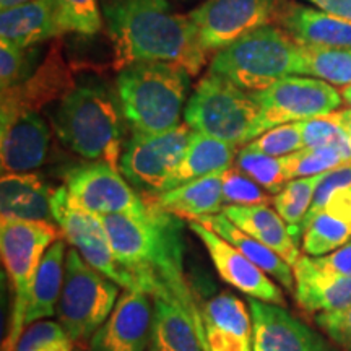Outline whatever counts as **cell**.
Instances as JSON below:
<instances>
[{"label":"cell","mask_w":351,"mask_h":351,"mask_svg":"<svg viewBox=\"0 0 351 351\" xmlns=\"http://www.w3.org/2000/svg\"><path fill=\"white\" fill-rule=\"evenodd\" d=\"M99 218L114 256L134 276L138 289L152 300L163 298L178 306L208 351L204 313L184 265L182 218L152 205L140 215H106Z\"/></svg>","instance_id":"obj_1"},{"label":"cell","mask_w":351,"mask_h":351,"mask_svg":"<svg viewBox=\"0 0 351 351\" xmlns=\"http://www.w3.org/2000/svg\"><path fill=\"white\" fill-rule=\"evenodd\" d=\"M103 19L114 47V67L166 62L199 75L208 52L189 15L174 13L166 0H103Z\"/></svg>","instance_id":"obj_2"},{"label":"cell","mask_w":351,"mask_h":351,"mask_svg":"<svg viewBox=\"0 0 351 351\" xmlns=\"http://www.w3.org/2000/svg\"><path fill=\"white\" fill-rule=\"evenodd\" d=\"M187 70L166 62H135L117 75V101L130 129L161 134L178 127L187 99Z\"/></svg>","instance_id":"obj_3"},{"label":"cell","mask_w":351,"mask_h":351,"mask_svg":"<svg viewBox=\"0 0 351 351\" xmlns=\"http://www.w3.org/2000/svg\"><path fill=\"white\" fill-rule=\"evenodd\" d=\"M121 116V106L104 86H75L64 96L56 111L57 137L85 160L104 161L119 169Z\"/></svg>","instance_id":"obj_4"},{"label":"cell","mask_w":351,"mask_h":351,"mask_svg":"<svg viewBox=\"0 0 351 351\" xmlns=\"http://www.w3.org/2000/svg\"><path fill=\"white\" fill-rule=\"evenodd\" d=\"M298 69L300 44L283 28L267 25L218 51L208 73L256 93L282 78L298 75Z\"/></svg>","instance_id":"obj_5"},{"label":"cell","mask_w":351,"mask_h":351,"mask_svg":"<svg viewBox=\"0 0 351 351\" xmlns=\"http://www.w3.org/2000/svg\"><path fill=\"white\" fill-rule=\"evenodd\" d=\"M60 230L51 221H0V252L12 295L10 320L2 351H15L19 345L26 328V311L39 263L47 249L60 239Z\"/></svg>","instance_id":"obj_6"},{"label":"cell","mask_w":351,"mask_h":351,"mask_svg":"<svg viewBox=\"0 0 351 351\" xmlns=\"http://www.w3.org/2000/svg\"><path fill=\"white\" fill-rule=\"evenodd\" d=\"M119 296V285L93 269L75 247L69 249L57 317L73 343L91 340L111 315Z\"/></svg>","instance_id":"obj_7"},{"label":"cell","mask_w":351,"mask_h":351,"mask_svg":"<svg viewBox=\"0 0 351 351\" xmlns=\"http://www.w3.org/2000/svg\"><path fill=\"white\" fill-rule=\"evenodd\" d=\"M257 116L251 91L213 73L197 85L184 109L186 124L194 132L234 145L251 142Z\"/></svg>","instance_id":"obj_8"},{"label":"cell","mask_w":351,"mask_h":351,"mask_svg":"<svg viewBox=\"0 0 351 351\" xmlns=\"http://www.w3.org/2000/svg\"><path fill=\"white\" fill-rule=\"evenodd\" d=\"M258 116L251 142L274 127L328 116L341 104V93L319 78L287 77L262 91H256Z\"/></svg>","instance_id":"obj_9"},{"label":"cell","mask_w":351,"mask_h":351,"mask_svg":"<svg viewBox=\"0 0 351 351\" xmlns=\"http://www.w3.org/2000/svg\"><path fill=\"white\" fill-rule=\"evenodd\" d=\"M51 210L52 218L65 241L75 247L93 269L109 276L121 288L138 289L134 276L114 256L106 230L98 215L78 205L65 186L54 189L51 197Z\"/></svg>","instance_id":"obj_10"},{"label":"cell","mask_w":351,"mask_h":351,"mask_svg":"<svg viewBox=\"0 0 351 351\" xmlns=\"http://www.w3.org/2000/svg\"><path fill=\"white\" fill-rule=\"evenodd\" d=\"M191 135L186 122L161 134L134 132L122 152L119 171L134 187L150 194L161 192L181 163Z\"/></svg>","instance_id":"obj_11"},{"label":"cell","mask_w":351,"mask_h":351,"mask_svg":"<svg viewBox=\"0 0 351 351\" xmlns=\"http://www.w3.org/2000/svg\"><path fill=\"white\" fill-rule=\"evenodd\" d=\"M282 0H205L189 13L207 52L221 51L280 19Z\"/></svg>","instance_id":"obj_12"},{"label":"cell","mask_w":351,"mask_h":351,"mask_svg":"<svg viewBox=\"0 0 351 351\" xmlns=\"http://www.w3.org/2000/svg\"><path fill=\"white\" fill-rule=\"evenodd\" d=\"M64 186L78 205L98 217L140 215L148 208L121 171L104 161H90L69 169Z\"/></svg>","instance_id":"obj_13"},{"label":"cell","mask_w":351,"mask_h":351,"mask_svg":"<svg viewBox=\"0 0 351 351\" xmlns=\"http://www.w3.org/2000/svg\"><path fill=\"white\" fill-rule=\"evenodd\" d=\"M189 228L207 249L212 263L223 282L247 295L251 300L278 306L285 304L282 289L238 247H234L225 238L199 221H189Z\"/></svg>","instance_id":"obj_14"},{"label":"cell","mask_w":351,"mask_h":351,"mask_svg":"<svg viewBox=\"0 0 351 351\" xmlns=\"http://www.w3.org/2000/svg\"><path fill=\"white\" fill-rule=\"evenodd\" d=\"M2 173H32L46 161L51 130L34 109L2 111L0 117Z\"/></svg>","instance_id":"obj_15"},{"label":"cell","mask_w":351,"mask_h":351,"mask_svg":"<svg viewBox=\"0 0 351 351\" xmlns=\"http://www.w3.org/2000/svg\"><path fill=\"white\" fill-rule=\"evenodd\" d=\"M152 326L150 296L142 289H125L106 322L88 341L90 351H147Z\"/></svg>","instance_id":"obj_16"},{"label":"cell","mask_w":351,"mask_h":351,"mask_svg":"<svg viewBox=\"0 0 351 351\" xmlns=\"http://www.w3.org/2000/svg\"><path fill=\"white\" fill-rule=\"evenodd\" d=\"M256 351H335L322 335L278 304L249 298Z\"/></svg>","instance_id":"obj_17"},{"label":"cell","mask_w":351,"mask_h":351,"mask_svg":"<svg viewBox=\"0 0 351 351\" xmlns=\"http://www.w3.org/2000/svg\"><path fill=\"white\" fill-rule=\"evenodd\" d=\"M208 351H256L251 311L238 296L223 291L202 306Z\"/></svg>","instance_id":"obj_18"},{"label":"cell","mask_w":351,"mask_h":351,"mask_svg":"<svg viewBox=\"0 0 351 351\" xmlns=\"http://www.w3.org/2000/svg\"><path fill=\"white\" fill-rule=\"evenodd\" d=\"M64 33L57 0H32L0 13V41L20 49H32Z\"/></svg>","instance_id":"obj_19"},{"label":"cell","mask_w":351,"mask_h":351,"mask_svg":"<svg viewBox=\"0 0 351 351\" xmlns=\"http://www.w3.org/2000/svg\"><path fill=\"white\" fill-rule=\"evenodd\" d=\"M223 176H225V171H219V173L182 184L171 191L150 194L143 199L152 207L189 219V221L210 217V215H218L225 208Z\"/></svg>","instance_id":"obj_20"},{"label":"cell","mask_w":351,"mask_h":351,"mask_svg":"<svg viewBox=\"0 0 351 351\" xmlns=\"http://www.w3.org/2000/svg\"><path fill=\"white\" fill-rule=\"evenodd\" d=\"M293 271L296 301L304 311L333 313L351 304V276L328 274L309 256H301Z\"/></svg>","instance_id":"obj_21"},{"label":"cell","mask_w":351,"mask_h":351,"mask_svg":"<svg viewBox=\"0 0 351 351\" xmlns=\"http://www.w3.org/2000/svg\"><path fill=\"white\" fill-rule=\"evenodd\" d=\"M221 213L239 230L278 254L291 267L300 261V244L293 239L285 219L276 213L275 208H270L269 204L228 205Z\"/></svg>","instance_id":"obj_22"},{"label":"cell","mask_w":351,"mask_h":351,"mask_svg":"<svg viewBox=\"0 0 351 351\" xmlns=\"http://www.w3.org/2000/svg\"><path fill=\"white\" fill-rule=\"evenodd\" d=\"M282 28L298 44L351 49V21L314 8L288 3L280 13Z\"/></svg>","instance_id":"obj_23"},{"label":"cell","mask_w":351,"mask_h":351,"mask_svg":"<svg viewBox=\"0 0 351 351\" xmlns=\"http://www.w3.org/2000/svg\"><path fill=\"white\" fill-rule=\"evenodd\" d=\"M73 90V82L60 52L54 47L46 62L20 85L2 91V111L34 109L38 111L44 103H49Z\"/></svg>","instance_id":"obj_24"},{"label":"cell","mask_w":351,"mask_h":351,"mask_svg":"<svg viewBox=\"0 0 351 351\" xmlns=\"http://www.w3.org/2000/svg\"><path fill=\"white\" fill-rule=\"evenodd\" d=\"M52 192L34 173H7L0 179L2 219L54 221L51 210Z\"/></svg>","instance_id":"obj_25"},{"label":"cell","mask_w":351,"mask_h":351,"mask_svg":"<svg viewBox=\"0 0 351 351\" xmlns=\"http://www.w3.org/2000/svg\"><path fill=\"white\" fill-rule=\"evenodd\" d=\"M236 155H238V145L208 137L200 132H192L181 163L171 174L161 192L230 169L232 168Z\"/></svg>","instance_id":"obj_26"},{"label":"cell","mask_w":351,"mask_h":351,"mask_svg":"<svg viewBox=\"0 0 351 351\" xmlns=\"http://www.w3.org/2000/svg\"><path fill=\"white\" fill-rule=\"evenodd\" d=\"M194 221L202 223V225L210 228L221 238H225L228 243L238 247L249 261L256 263L258 269L271 276L276 283L282 285L288 291H295V271H293V267L288 262H285L278 254L267 247V245L258 243L257 239H254L247 232L239 230L225 215H210V217L194 219Z\"/></svg>","instance_id":"obj_27"},{"label":"cell","mask_w":351,"mask_h":351,"mask_svg":"<svg viewBox=\"0 0 351 351\" xmlns=\"http://www.w3.org/2000/svg\"><path fill=\"white\" fill-rule=\"evenodd\" d=\"M65 247H67L65 241L57 239L44 254L33 283L25 327H29L39 320L54 317L57 314V304H59V298L64 287L65 256H67Z\"/></svg>","instance_id":"obj_28"},{"label":"cell","mask_w":351,"mask_h":351,"mask_svg":"<svg viewBox=\"0 0 351 351\" xmlns=\"http://www.w3.org/2000/svg\"><path fill=\"white\" fill-rule=\"evenodd\" d=\"M152 348L156 351H207L187 315L163 298H153Z\"/></svg>","instance_id":"obj_29"},{"label":"cell","mask_w":351,"mask_h":351,"mask_svg":"<svg viewBox=\"0 0 351 351\" xmlns=\"http://www.w3.org/2000/svg\"><path fill=\"white\" fill-rule=\"evenodd\" d=\"M288 181L309 176L324 174L327 171L351 163V142L340 129L337 138L324 147H304L300 152L283 156Z\"/></svg>","instance_id":"obj_30"},{"label":"cell","mask_w":351,"mask_h":351,"mask_svg":"<svg viewBox=\"0 0 351 351\" xmlns=\"http://www.w3.org/2000/svg\"><path fill=\"white\" fill-rule=\"evenodd\" d=\"M298 75L317 77L330 85H351V49L300 44Z\"/></svg>","instance_id":"obj_31"},{"label":"cell","mask_w":351,"mask_h":351,"mask_svg":"<svg viewBox=\"0 0 351 351\" xmlns=\"http://www.w3.org/2000/svg\"><path fill=\"white\" fill-rule=\"evenodd\" d=\"M324 174L309 176V178L293 179L287 182L278 194H275L271 199L274 208L276 213L285 219V223L289 226L293 239L300 244V226L304 221L311 205H313L315 191H317L319 182L322 181Z\"/></svg>","instance_id":"obj_32"},{"label":"cell","mask_w":351,"mask_h":351,"mask_svg":"<svg viewBox=\"0 0 351 351\" xmlns=\"http://www.w3.org/2000/svg\"><path fill=\"white\" fill-rule=\"evenodd\" d=\"M351 239V223L324 212L313 219L302 236V251L309 257H322Z\"/></svg>","instance_id":"obj_33"},{"label":"cell","mask_w":351,"mask_h":351,"mask_svg":"<svg viewBox=\"0 0 351 351\" xmlns=\"http://www.w3.org/2000/svg\"><path fill=\"white\" fill-rule=\"evenodd\" d=\"M234 168L247 174L270 194H278L287 186V182H289L283 156H269L263 155V153L247 150L244 147L236 155Z\"/></svg>","instance_id":"obj_34"},{"label":"cell","mask_w":351,"mask_h":351,"mask_svg":"<svg viewBox=\"0 0 351 351\" xmlns=\"http://www.w3.org/2000/svg\"><path fill=\"white\" fill-rule=\"evenodd\" d=\"M15 351H73V341L59 322L46 319L25 328Z\"/></svg>","instance_id":"obj_35"},{"label":"cell","mask_w":351,"mask_h":351,"mask_svg":"<svg viewBox=\"0 0 351 351\" xmlns=\"http://www.w3.org/2000/svg\"><path fill=\"white\" fill-rule=\"evenodd\" d=\"M247 150L263 153V155L282 158L288 156L291 153L300 152L304 148L301 135L300 122H291V124H285L274 127V129L263 132L252 140V142L244 145Z\"/></svg>","instance_id":"obj_36"},{"label":"cell","mask_w":351,"mask_h":351,"mask_svg":"<svg viewBox=\"0 0 351 351\" xmlns=\"http://www.w3.org/2000/svg\"><path fill=\"white\" fill-rule=\"evenodd\" d=\"M36 49H20L10 43L0 41V86L2 91L28 80L34 73Z\"/></svg>","instance_id":"obj_37"},{"label":"cell","mask_w":351,"mask_h":351,"mask_svg":"<svg viewBox=\"0 0 351 351\" xmlns=\"http://www.w3.org/2000/svg\"><path fill=\"white\" fill-rule=\"evenodd\" d=\"M65 33L96 34L103 26L98 0H57Z\"/></svg>","instance_id":"obj_38"},{"label":"cell","mask_w":351,"mask_h":351,"mask_svg":"<svg viewBox=\"0 0 351 351\" xmlns=\"http://www.w3.org/2000/svg\"><path fill=\"white\" fill-rule=\"evenodd\" d=\"M274 197L265 189L258 186L254 179L244 174L238 168L225 171L223 176V202L228 205H261L270 204Z\"/></svg>","instance_id":"obj_39"},{"label":"cell","mask_w":351,"mask_h":351,"mask_svg":"<svg viewBox=\"0 0 351 351\" xmlns=\"http://www.w3.org/2000/svg\"><path fill=\"white\" fill-rule=\"evenodd\" d=\"M350 186H351V163L324 173L322 181L319 182L317 191H315L313 205H311L304 221H302L300 226V238L304 236L307 226L313 223V219L317 217V215L326 212L328 202H330L332 197L339 191H341V189L350 187Z\"/></svg>","instance_id":"obj_40"},{"label":"cell","mask_w":351,"mask_h":351,"mask_svg":"<svg viewBox=\"0 0 351 351\" xmlns=\"http://www.w3.org/2000/svg\"><path fill=\"white\" fill-rule=\"evenodd\" d=\"M315 322L330 337L333 343L351 351V304L333 313H320Z\"/></svg>","instance_id":"obj_41"},{"label":"cell","mask_w":351,"mask_h":351,"mask_svg":"<svg viewBox=\"0 0 351 351\" xmlns=\"http://www.w3.org/2000/svg\"><path fill=\"white\" fill-rule=\"evenodd\" d=\"M302 143L304 147H324L330 145L339 135L340 127L330 119V116H320L300 122Z\"/></svg>","instance_id":"obj_42"},{"label":"cell","mask_w":351,"mask_h":351,"mask_svg":"<svg viewBox=\"0 0 351 351\" xmlns=\"http://www.w3.org/2000/svg\"><path fill=\"white\" fill-rule=\"evenodd\" d=\"M319 269L333 275L351 276V239L335 251L322 257H313Z\"/></svg>","instance_id":"obj_43"},{"label":"cell","mask_w":351,"mask_h":351,"mask_svg":"<svg viewBox=\"0 0 351 351\" xmlns=\"http://www.w3.org/2000/svg\"><path fill=\"white\" fill-rule=\"evenodd\" d=\"M326 212L343 219V221L351 223V186L341 189V191L332 197Z\"/></svg>","instance_id":"obj_44"},{"label":"cell","mask_w":351,"mask_h":351,"mask_svg":"<svg viewBox=\"0 0 351 351\" xmlns=\"http://www.w3.org/2000/svg\"><path fill=\"white\" fill-rule=\"evenodd\" d=\"M322 12L351 21V0H307Z\"/></svg>","instance_id":"obj_45"},{"label":"cell","mask_w":351,"mask_h":351,"mask_svg":"<svg viewBox=\"0 0 351 351\" xmlns=\"http://www.w3.org/2000/svg\"><path fill=\"white\" fill-rule=\"evenodd\" d=\"M328 116H330V119L345 132L346 137H348L351 142V108L340 109V111H333L328 114Z\"/></svg>","instance_id":"obj_46"},{"label":"cell","mask_w":351,"mask_h":351,"mask_svg":"<svg viewBox=\"0 0 351 351\" xmlns=\"http://www.w3.org/2000/svg\"><path fill=\"white\" fill-rule=\"evenodd\" d=\"M26 2H32V0H0V8L5 10V8L21 5V3H26Z\"/></svg>","instance_id":"obj_47"},{"label":"cell","mask_w":351,"mask_h":351,"mask_svg":"<svg viewBox=\"0 0 351 351\" xmlns=\"http://www.w3.org/2000/svg\"><path fill=\"white\" fill-rule=\"evenodd\" d=\"M341 98H343L345 103L351 108V85L341 88Z\"/></svg>","instance_id":"obj_48"},{"label":"cell","mask_w":351,"mask_h":351,"mask_svg":"<svg viewBox=\"0 0 351 351\" xmlns=\"http://www.w3.org/2000/svg\"><path fill=\"white\" fill-rule=\"evenodd\" d=\"M150 351H156V350H153V348H150Z\"/></svg>","instance_id":"obj_49"}]
</instances>
